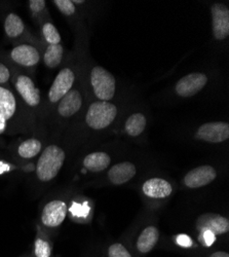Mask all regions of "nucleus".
I'll use <instances>...</instances> for the list:
<instances>
[{"mask_svg": "<svg viewBox=\"0 0 229 257\" xmlns=\"http://www.w3.org/2000/svg\"><path fill=\"white\" fill-rule=\"evenodd\" d=\"M199 238H200V242L202 245L209 247L215 242L216 235L210 231H203V232L199 233Z\"/></svg>", "mask_w": 229, "mask_h": 257, "instance_id": "obj_31", "label": "nucleus"}, {"mask_svg": "<svg viewBox=\"0 0 229 257\" xmlns=\"http://www.w3.org/2000/svg\"><path fill=\"white\" fill-rule=\"evenodd\" d=\"M195 138L209 143H222L229 138V124L225 121H213L201 124Z\"/></svg>", "mask_w": 229, "mask_h": 257, "instance_id": "obj_8", "label": "nucleus"}, {"mask_svg": "<svg viewBox=\"0 0 229 257\" xmlns=\"http://www.w3.org/2000/svg\"><path fill=\"white\" fill-rule=\"evenodd\" d=\"M66 161V152L59 144H49L38 157L35 165V176L40 183L53 181L60 173Z\"/></svg>", "mask_w": 229, "mask_h": 257, "instance_id": "obj_2", "label": "nucleus"}, {"mask_svg": "<svg viewBox=\"0 0 229 257\" xmlns=\"http://www.w3.org/2000/svg\"><path fill=\"white\" fill-rule=\"evenodd\" d=\"M82 103L81 93L76 89H72L56 105V112L62 119L71 118L80 110Z\"/></svg>", "mask_w": 229, "mask_h": 257, "instance_id": "obj_13", "label": "nucleus"}, {"mask_svg": "<svg viewBox=\"0 0 229 257\" xmlns=\"http://www.w3.org/2000/svg\"><path fill=\"white\" fill-rule=\"evenodd\" d=\"M137 174V168L131 162H121L112 166L107 173L109 182L113 185H122L131 181Z\"/></svg>", "mask_w": 229, "mask_h": 257, "instance_id": "obj_17", "label": "nucleus"}, {"mask_svg": "<svg viewBox=\"0 0 229 257\" xmlns=\"http://www.w3.org/2000/svg\"><path fill=\"white\" fill-rule=\"evenodd\" d=\"M146 123V117L143 113H134L127 119L126 124H124V130L129 136L137 137L144 132Z\"/></svg>", "mask_w": 229, "mask_h": 257, "instance_id": "obj_23", "label": "nucleus"}, {"mask_svg": "<svg viewBox=\"0 0 229 257\" xmlns=\"http://www.w3.org/2000/svg\"><path fill=\"white\" fill-rule=\"evenodd\" d=\"M207 257H229V253L227 251L217 250V251H214V252L210 253Z\"/></svg>", "mask_w": 229, "mask_h": 257, "instance_id": "obj_33", "label": "nucleus"}, {"mask_svg": "<svg viewBox=\"0 0 229 257\" xmlns=\"http://www.w3.org/2000/svg\"><path fill=\"white\" fill-rule=\"evenodd\" d=\"M74 82L75 73L72 68L64 67L61 69L48 92V102L51 105H57L62 98L73 89Z\"/></svg>", "mask_w": 229, "mask_h": 257, "instance_id": "obj_7", "label": "nucleus"}, {"mask_svg": "<svg viewBox=\"0 0 229 257\" xmlns=\"http://www.w3.org/2000/svg\"><path fill=\"white\" fill-rule=\"evenodd\" d=\"M91 84L99 101H110L115 94V77L105 68L96 66L91 71Z\"/></svg>", "mask_w": 229, "mask_h": 257, "instance_id": "obj_5", "label": "nucleus"}, {"mask_svg": "<svg viewBox=\"0 0 229 257\" xmlns=\"http://www.w3.org/2000/svg\"><path fill=\"white\" fill-rule=\"evenodd\" d=\"M159 240V230L155 225H148L141 230L135 243V252L143 257L149 254L157 245Z\"/></svg>", "mask_w": 229, "mask_h": 257, "instance_id": "obj_16", "label": "nucleus"}, {"mask_svg": "<svg viewBox=\"0 0 229 257\" xmlns=\"http://www.w3.org/2000/svg\"><path fill=\"white\" fill-rule=\"evenodd\" d=\"M53 4L56 6L61 14H63L66 17H71L76 12L75 5L71 0H54Z\"/></svg>", "mask_w": 229, "mask_h": 257, "instance_id": "obj_27", "label": "nucleus"}, {"mask_svg": "<svg viewBox=\"0 0 229 257\" xmlns=\"http://www.w3.org/2000/svg\"><path fill=\"white\" fill-rule=\"evenodd\" d=\"M5 32L11 39H17L26 31L24 21L16 13H9L5 19Z\"/></svg>", "mask_w": 229, "mask_h": 257, "instance_id": "obj_21", "label": "nucleus"}, {"mask_svg": "<svg viewBox=\"0 0 229 257\" xmlns=\"http://www.w3.org/2000/svg\"><path fill=\"white\" fill-rule=\"evenodd\" d=\"M64 57V48L62 45H50L44 53V63L50 69L59 67Z\"/></svg>", "mask_w": 229, "mask_h": 257, "instance_id": "obj_22", "label": "nucleus"}, {"mask_svg": "<svg viewBox=\"0 0 229 257\" xmlns=\"http://www.w3.org/2000/svg\"><path fill=\"white\" fill-rule=\"evenodd\" d=\"M207 77L205 74L200 72L190 73L183 76L177 81L175 91L180 97L188 98L200 92L205 87Z\"/></svg>", "mask_w": 229, "mask_h": 257, "instance_id": "obj_12", "label": "nucleus"}, {"mask_svg": "<svg viewBox=\"0 0 229 257\" xmlns=\"http://www.w3.org/2000/svg\"><path fill=\"white\" fill-rule=\"evenodd\" d=\"M177 243L182 247H189L191 245V239L186 234H180L177 237Z\"/></svg>", "mask_w": 229, "mask_h": 257, "instance_id": "obj_32", "label": "nucleus"}, {"mask_svg": "<svg viewBox=\"0 0 229 257\" xmlns=\"http://www.w3.org/2000/svg\"><path fill=\"white\" fill-rule=\"evenodd\" d=\"M213 35L217 40H223L229 35V10L223 4L212 6Z\"/></svg>", "mask_w": 229, "mask_h": 257, "instance_id": "obj_15", "label": "nucleus"}, {"mask_svg": "<svg viewBox=\"0 0 229 257\" xmlns=\"http://www.w3.org/2000/svg\"><path fill=\"white\" fill-rule=\"evenodd\" d=\"M106 255L107 257H135L132 251L120 242H114L110 244L107 247Z\"/></svg>", "mask_w": 229, "mask_h": 257, "instance_id": "obj_25", "label": "nucleus"}, {"mask_svg": "<svg viewBox=\"0 0 229 257\" xmlns=\"http://www.w3.org/2000/svg\"><path fill=\"white\" fill-rule=\"evenodd\" d=\"M28 5L30 11L35 15L45 12L47 8V2H45V0H30V2H28Z\"/></svg>", "mask_w": 229, "mask_h": 257, "instance_id": "obj_30", "label": "nucleus"}, {"mask_svg": "<svg viewBox=\"0 0 229 257\" xmlns=\"http://www.w3.org/2000/svg\"><path fill=\"white\" fill-rule=\"evenodd\" d=\"M173 185L163 178H149L142 184V192L152 200L168 199L173 194Z\"/></svg>", "mask_w": 229, "mask_h": 257, "instance_id": "obj_14", "label": "nucleus"}, {"mask_svg": "<svg viewBox=\"0 0 229 257\" xmlns=\"http://www.w3.org/2000/svg\"><path fill=\"white\" fill-rule=\"evenodd\" d=\"M10 59L21 67L34 68L40 62L41 55L35 46L23 44L12 49Z\"/></svg>", "mask_w": 229, "mask_h": 257, "instance_id": "obj_11", "label": "nucleus"}, {"mask_svg": "<svg viewBox=\"0 0 229 257\" xmlns=\"http://www.w3.org/2000/svg\"><path fill=\"white\" fill-rule=\"evenodd\" d=\"M31 257H55L54 243L51 235L39 225L37 226L36 235L33 242Z\"/></svg>", "mask_w": 229, "mask_h": 257, "instance_id": "obj_18", "label": "nucleus"}, {"mask_svg": "<svg viewBox=\"0 0 229 257\" xmlns=\"http://www.w3.org/2000/svg\"><path fill=\"white\" fill-rule=\"evenodd\" d=\"M13 78L14 88L21 100L28 108L37 109L41 105V94L32 77L24 73H16Z\"/></svg>", "mask_w": 229, "mask_h": 257, "instance_id": "obj_6", "label": "nucleus"}, {"mask_svg": "<svg viewBox=\"0 0 229 257\" xmlns=\"http://www.w3.org/2000/svg\"><path fill=\"white\" fill-rule=\"evenodd\" d=\"M20 167L10 161L0 159V177L8 175L10 173L15 172V171H18Z\"/></svg>", "mask_w": 229, "mask_h": 257, "instance_id": "obj_29", "label": "nucleus"}, {"mask_svg": "<svg viewBox=\"0 0 229 257\" xmlns=\"http://www.w3.org/2000/svg\"><path fill=\"white\" fill-rule=\"evenodd\" d=\"M41 33L48 46L50 45H61V34L52 22H45L41 26Z\"/></svg>", "mask_w": 229, "mask_h": 257, "instance_id": "obj_24", "label": "nucleus"}, {"mask_svg": "<svg viewBox=\"0 0 229 257\" xmlns=\"http://www.w3.org/2000/svg\"><path fill=\"white\" fill-rule=\"evenodd\" d=\"M20 102L16 94L8 87L0 85V136L17 131L27 130L29 119L21 116L22 114Z\"/></svg>", "mask_w": 229, "mask_h": 257, "instance_id": "obj_1", "label": "nucleus"}, {"mask_svg": "<svg viewBox=\"0 0 229 257\" xmlns=\"http://www.w3.org/2000/svg\"><path fill=\"white\" fill-rule=\"evenodd\" d=\"M68 213H69V215L74 219L75 218H85L89 215L90 208L86 203L80 204V203L73 201L70 204V206H68Z\"/></svg>", "mask_w": 229, "mask_h": 257, "instance_id": "obj_26", "label": "nucleus"}, {"mask_svg": "<svg viewBox=\"0 0 229 257\" xmlns=\"http://www.w3.org/2000/svg\"><path fill=\"white\" fill-rule=\"evenodd\" d=\"M44 142L38 138H28L21 142L17 149L16 155L20 160H32L37 158L44 151Z\"/></svg>", "mask_w": 229, "mask_h": 257, "instance_id": "obj_19", "label": "nucleus"}, {"mask_svg": "<svg viewBox=\"0 0 229 257\" xmlns=\"http://www.w3.org/2000/svg\"><path fill=\"white\" fill-rule=\"evenodd\" d=\"M217 178V171L210 165H203L190 170L183 178V183L188 188H200L209 185Z\"/></svg>", "mask_w": 229, "mask_h": 257, "instance_id": "obj_10", "label": "nucleus"}, {"mask_svg": "<svg viewBox=\"0 0 229 257\" xmlns=\"http://www.w3.org/2000/svg\"><path fill=\"white\" fill-rule=\"evenodd\" d=\"M198 232L210 231L215 235H223L229 231V220L227 217L216 213H204L198 216L195 222Z\"/></svg>", "mask_w": 229, "mask_h": 257, "instance_id": "obj_9", "label": "nucleus"}, {"mask_svg": "<svg viewBox=\"0 0 229 257\" xmlns=\"http://www.w3.org/2000/svg\"><path fill=\"white\" fill-rule=\"evenodd\" d=\"M20 257H31V253H28V254H25L23 256H20Z\"/></svg>", "mask_w": 229, "mask_h": 257, "instance_id": "obj_34", "label": "nucleus"}, {"mask_svg": "<svg viewBox=\"0 0 229 257\" xmlns=\"http://www.w3.org/2000/svg\"><path fill=\"white\" fill-rule=\"evenodd\" d=\"M111 163L110 156L105 152H95L85 157L82 166L86 170L93 173H99L106 170Z\"/></svg>", "mask_w": 229, "mask_h": 257, "instance_id": "obj_20", "label": "nucleus"}, {"mask_svg": "<svg viewBox=\"0 0 229 257\" xmlns=\"http://www.w3.org/2000/svg\"><path fill=\"white\" fill-rule=\"evenodd\" d=\"M13 78L12 71L9 66H7L5 63L0 62V85L3 87H7L10 83V81Z\"/></svg>", "mask_w": 229, "mask_h": 257, "instance_id": "obj_28", "label": "nucleus"}, {"mask_svg": "<svg viewBox=\"0 0 229 257\" xmlns=\"http://www.w3.org/2000/svg\"><path fill=\"white\" fill-rule=\"evenodd\" d=\"M68 203L63 199H54L47 202L40 211V227L51 235L64 223L68 214Z\"/></svg>", "mask_w": 229, "mask_h": 257, "instance_id": "obj_3", "label": "nucleus"}, {"mask_svg": "<svg viewBox=\"0 0 229 257\" xmlns=\"http://www.w3.org/2000/svg\"><path fill=\"white\" fill-rule=\"evenodd\" d=\"M117 115L116 106L110 102L98 101L90 105L86 114L87 124L93 130H103L109 126Z\"/></svg>", "mask_w": 229, "mask_h": 257, "instance_id": "obj_4", "label": "nucleus"}]
</instances>
